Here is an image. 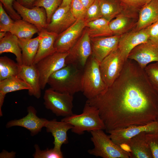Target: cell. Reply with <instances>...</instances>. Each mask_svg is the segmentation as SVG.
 Listing matches in <instances>:
<instances>
[{
  "mask_svg": "<svg viewBox=\"0 0 158 158\" xmlns=\"http://www.w3.org/2000/svg\"><path fill=\"white\" fill-rule=\"evenodd\" d=\"M86 103L98 110L107 133L158 120V92L144 69L129 59L113 84Z\"/></svg>",
  "mask_w": 158,
  "mask_h": 158,
  "instance_id": "1",
  "label": "cell"
},
{
  "mask_svg": "<svg viewBox=\"0 0 158 158\" xmlns=\"http://www.w3.org/2000/svg\"><path fill=\"white\" fill-rule=\"evenodd\" d=\"M83 70L68 64L52 74L47 84L56 91L72 95L82 90Z\"/></svg>",
  "mask_w": 158,
  "mask_h": 158,
  "instance_id": "2",
  "label": "cell"
},
{
  "mask_svg": "<svg viewBox=\"0 0 158 158\" xmlns=\"http://www.w3.org/2000/svg\"><path fill=\"white\" fill-rule=\"evenodd\" d=\"M61 121L72 125L73 128L71 129L72 132L79 135L84 133L85 131L91 132L105 129L104 124L100 117L98 110L87 103L81 114H73L64 117Z\"/></svg>",
  "mask_w": 158,
  "mask_h": 158,
  "instance_id": "3",
  "label": "cell"
},
{
  "mask_svg": "<svg viewBox=\"0 0 158 158\" xmlns=\"http://www.w3.org/2000/svg\"><path fill=\"white\" fill-rule=\"evenodd\" d=\"M99 63L92 54L83 70L82 92L87 99L96 97L107 88L101 75Z\"/></svg>",
  "mask_w": 158,
  "mask_h": 158,
  "instance_id": "4",
  "label": "cell"
},
{
  "mask_svg": "<svg viewBox=\"0 0 158 158\" xmlns=\"http://www.w3.org/2000/svg\"><path fill=\"white\" fill-rule=\"evenodd\" d=\"M91 141L94 147L87 151L90 155L103 158H129L128 151L115 143L103 130H99L90 132Z\"/></svg>",
  "mask_w": 158,
  "mask_h": 158,
  "instance_id": "5",
  "label": "cell"
},
{
  "mask_svg": "<svg viewBox=\"0 0 158 158\" xmlns=\"http://www.w3.org/2000/svg\"><path fill=\"white\" fill-rule=\"evenodd\" d=\"M73 96L56 91L50 88L45 91L44 104L47 109L56 116L67 117L73 114Z\"/></svg>",
  "mask_w": 158,
  "mask_h": 158,
  "instance_id": "6",
  "label": "cell"
},
{
  "mask_svg": "<svg viewBox=\"0 0 158 158\" xmlns=\"http://www.w3.org/2000/svg\"><path fill=\"white\" fill-rule=\"evenodd\" d=\"M92 53L90 37L85 28L77 41L69 51L66 60V64L73 65L83 70Z\"/></svg>",
  "mask_w": 158,
  "mask_h": 158,
  "instance_id": "7",
  "label": "cell"
},
{
  "mask_svg": "<svg viewBox=\"0 0 158 158\" xmlns=\"http://www.w3.org/2000/svg\"><path fill=\"white\" fill-rule=\"evenodd\" d=\"M69 52L56 51L42 59L35 65L39 73L42 90L45 88L50 76L66 65V60Z\"/></svg>",
  "mask_w": 158,
  "mask_h": 158,
  "instance_id": "8",
  "label": "cell"
},
{
  "mask_svg": "<svg viewBox=\"0 0 158 158\" xmlns=\"http://www.w3.org/2000/svg\"><path fill=\"white\" fill-rule=\"evenodd\" d=\"M126 61L117 48L100 63L101 75L107 87L111 86L118 77Z\"/></svg>",
  "mask_w": 158,
  "mask_h": 158,
  "instance_id": "9",
  "label": "cell"
},
{
  "mask_svg": "<svg viewBox=\"0 0 158 158\" xmlns=\"http://www.w3.org/2000/svg\"><path fill=\"white\" fill-rule=\"evenodd\" d=\"M86 26L82 20H77L67 29L57 35L54 43L56 51L69 52L77 41Z\"/></svg>",
  "mask_w": 158,
  "mask_h": 158,
  "instance_id": "10",
  "label": "cell"
},
{
  "mask_svg": "<svg viewBox=\"0 0 158 158\" xmlns=\"http://www.w3.org/2000/svg\"><path fill=\"white\" fill-rule=\"evenodd\" d=\"M143 132L147 133L158 132V120L147 124L133 126L124 128L115 129L108 133L111 140L117 145L121 146L126 145L133 137Z\"/></svg>",
  "mask_w": 158,
  "mask_h": 158,
  "instance_id": "11",
  "label": "cell"
},
{
  "mask_svg": "<svg viewBox=\"0 0 158 158\" xmlns=\"http://www.w3.org/2000/svg\"><path fill=\"white\" fill-rule=\"evenodd\" d=\"M126 6L125 8L109 23L114 35L121 36L133 30L138 21L139 11Z\"/></svg>",
  "mask_w": 158,
  "mask_h": 158,
  "instance_id": "12",
  "label": "cell"
},
{
  "mask_svg": "<svg viewBox=\"0 0 158 158\" xmlns=\"http://www.w3.org/2000/svg\"><path fill=\"white\" fill-rule=\"evenodd\" d=\"M128 59L135 61L143 69L151 63L158 62V44L149 39L134 48Z\"/></svg>",
  "mask_w": 158,
  "mask_h": 158,
  "instance_id": "13",
  "label": "cell"
},
{
  "mask_svg": "<svg viewBox=\"0 0 158 158\" xmlns=\"http://www.w3.org/2000/svg\"><path fill=\"white\" fill-rule=\"evenodd\" d=\"M13 7L22 19L35 26L39 32L46 28L48 25L47 17L44 8L37 6L27 8L16 0Z\"/></svg>",
  "mask_w": 158,
  "mask_h": 158,
  "instance_id": "14",
  "label": "cell"
},
{
  "mask_svg": "<svg viewBox=\"0 0 158 158\" xmlns=\"http://www.w3.org/2000/svg\"><path fill=\"white\" fill-rule=\"evenodd\" d=\"M149 39L147 28L137 31L132 30L120 36L118 48L126 61L129 54L134 48Z\"/></svg>",
  "mask_w": 158,
  "mask_h": 158,
  "instance_id": "15",
  "label": "cell"
},
{
  "mask_svg": "<svg viewBox=\"0 0 158 158\" xmlns=\"http://www.w3.org/2000/svg\"><path fill=\"white\" fill-rule=\"evenodd\" d=\"M76 20L71 12V5L60 6L52 15L46 29L58 35L69 28Z\"/></svg>",
  "mask_w": 158,
  "mask_h": 158,
  "instance_id": "16",
  "label": "cell"
},
{
  "mask_svg": "<svg viewBox=\"0 0 158 158\" xmlns=\"http://www.w3.org/2000/svg\"><path fill=\"white\" fill-rule=\"evenodd\" d=\"M28 114L21 118L11 120L6 125L7 128L18 126L28 130L31 136H34L40 132L44 127L48 121L44 118H40L37 115V111L33 107L29 106L27 108Z\"/></svg>",
  "mask_w": 158,
  "mask_h": 158,
  "instance_id": "17",
  "label": "cell"
},
{
  "mask_svg": "<svg viewBox=\"0 0 158 158\" xmlns=\"http://www.w3.org/2000/svg\"><path fill=\"white\" fill-rule=\"evenodd\" d=\"M120 36L113 35L90 38L92 55L99 63L118 48Z\"/></svg>",
  "mask_w": 158,
  "mask_h": 158,
  "instance_id": "18",
  "label": "cell"
},
{
  "mask_svg": "<svg viewBox=\"0 0 158 158\" xmlns=\"http://www.w3.org/2000/svg\"><path fill=\"white\" fill-rule=\"evenodd\" d=\"M44 127L47 131L51 133L54 137V148L57 150L61 151L62 145L68 143L67 132L73 128V126L65 121H59L55 119L48 120Z\"/></svg>",
  "mask_w": 158,
  "mask_h": 158,
  "instance_id": "19",
  "label": "cell"
},
{
  "mask_svg": "<svg viewBox=\"0 0 158 158\" xmlns=\"http://www.w3.org/2000/svg\"><path fill=\"white\" fill-rule=\"evenodd\" d=\"M30 87L28 94L37 99L41 96V89L40 76L38 71L35 65L19 66L18 75Z\"/></svg>",
  "mask_w": 158,
  "mask_h": 158,
  "instance_id": "20",
  "label": "cell"
},
{
  "mask_svg": "<svg viewBox=\"0 0 158 158\" xmlns=\"http://www.w3.org/2000/svg\"><path fill=\"white\" fill-rule=\"evenodd\" d=\"M158 20V0H151L139 10L138 21L132 30L145 28Z\"/></svg>",
  "mask_w": 158,
  "mask_h": 158,
  "instance_id": "21",
  "label": "cell"
},
{
  "mask_svg": "<svg viewBox=\"0 0 158 158\" xmlns=\"http://www.w3.org/2000/svg\"><path fill=\"white\" fill-rule=\"evenodd\" d=\"M39 45L33 65L44 58L56 52L54 45L57 34L43 29L38 33Z\"/></svg>",
  "mask_w": 158,
  "mask_h": 158,
  "instance_id": "22",
  "label": "cell"
},
{
  "mask_svg": "<svg viewBox=\"0 0 158 158\" xmlns=\"http://www.w3.org/2000/svg\"><path fill=\"white\" fill-rule=\"evenodd\" d=\"M143 132L131 138L126 145L129 148L130 157L132 158H153L150 147Z\"/></svg>",
  "mask_w": 158,
  "mask_h": 158,
  "instance_id": "23",
  "label": "cell"
},
{
  "mask_svg": "<svg viewBox=\"0 0 158 158\" xmlns=\"http://www.w3.org/2000/svg\"><path fill=\"white\" fill-rule=\"evenodd\" d=\"M30 86L18 75L12 76L0 81V116L3 115L1 108L6 95L9 92L30 90Z\"/></svg>",
  "mask_w": 158,
  "mask_h": 158,
  "instance_id": "24",
  "label": "cell"
},
{
  "mask_svg": "<svg viewBox=\"0 0 158 158\" xmlns=\"http://www.w3.org/2000/svg\"><path fill=\"white\" fill-rule=\"evenodd\" d=\"M18 42L22 50L23 64L33 65L39 47L38 36L30 39L18 38Z\"/></svg>",
  "mask_w": 158,
  "mask_h": 158,
  "instance_id": "25",
  "label": "cell"
},
{
  "mask_svg": "<svg viewBox=\"0 0 158 158\" xmlns=\"http://www.w3.org/2000/svg\"><path fill=\"white\" fill-rule=\"evenodd\" d=\"M21 51L18 38L10 32H7L5 36L0 40V54L5 52L13 54L16 56L17 63L19 65L23 64Z\"/></svg>",
  "mask_w": 158,
  "mask_h": 158,
  "instance_id": "26",
  "label": "cell"
},
{
  "mask_svg": "<svg viewBox=\"0 0 158 158\" xmlns=\"http://www.w3.org/2000/svg\"><path fill=\"white\" fill-rule=\"evenodd\" d=\"M109 21L103 18L86 23L90 38L112 36L113 34L109 27Z\"/></svg>",
  "mask_w": 158,
  "mask_h": 158,
  "instance_id": "27",
  "label": "cell"
},
{
  "mask_svg": "<svg viewBox=\"0 0 158 158\" xmlns=\"http://www.w3.org/2000/svg\"><path fill=\"white\" fill-rule=\"evenodd\" d=\"M9 32L18 38L30 39L39 31L34 25L21 19L14 21Z\"/></svg>",
  "mask_w": 158,
  "mask_h": 158,
  "instance_id": "28",
  "label": "cell"
},
{
  "mask_svg": "<svg viewBox=\"0 0 158 158\" xmlns=\"http://www.w3.org/2000/svg\"><path fill=\"white\" fill-rule=\"evenodd\" d=\"M99 1L102 18L109 22L126 7L120 0H99Z\"/></svg>",
  "mask_w": 158,
  "mask_h": 158,
  "instance_id": "29",
  "label": "cell"
},
{
  "mask_svg": "<svg viewBox=\"0 0 158 158\" xmlns=\"http://www.w3.org/2000/svg\"><path fill=\"white\" fill-rule=\"evenodd\" d=\"M19 65L6 56L0 57V81L18 75Z\"/></svg>",
  "mask_w": 158,
  "mask_h": 158,
  "instance_id": "30",
  "label": "cell"
},
{
  "mask_svg": "<svg viewBox=\"0 0 158 158\" xmlns=\"http://www.w3.org/2000/svg\"><path fill=\"white\" fill-rule=\"evenodd\" d=\"M63 0H36L32 7H41L45 9L47 17L48 24L50 22L53 14L61 6Z\"/></svg>",
  "mask_w": 158,
  "mask_h": 158,
  "instance_id": "31",
  "label": "cell"
},
{
  "mask_svg": "<svg viewBox=\"0 0 158 158\" xmlns=\"http://www.w3.org/2000/svg\"><path fill=\"white\" fill-rule=\"evenodd\" d=\"M35 152L33 154L34 158H62L63 155L61 151L56 150L54 148L41 150L38 145H34Z\"/></svg>",
  "mask_w": 158,
  "mask_h": 158,
  "instance_id": "32",
  "label": "cell"
},
{
  "mask_svg": "<svg viewBox=\"0 0 158 158\" xmlns=\"http://www.w3.org/2000/svg\"><path fill=\"white\" fill-rule=\"evenodd\" d=\"M144 69L151 84L158 91V62L149 64Z\"/></svg>",
  "mask_w": 158,
  "mask_h": 158,
  "instance_id": "33",
  "label": "cell"
},
{
  "mask_svg": "<svg viewBox=\"0 0 158 158\" xmlns=\"http://www.w3.org/2000/svg\"><path fill=\"white\" fill-rule=\"evenodd\" d=\"M102 17L99 0H95L87 9L84 21L86 23Z\"/></svg>",
  "mask_w": 158,
  "mask_h": 158,
  "instance_id": "34",
  "label": "cell"
},
{
  "mask_svg": "<svg viewBox=\"0 0 158 158\" xmlns=\"http://www.w3.org/2000/svg\"><path fill=\"white\" fill-rule=\"evenodd\" d=\"M8 14L4 8L3 4L0 2V32H9L14 22Z\"/></svg>",
  "mask_w": 158,
  "mask_h": 158,
  "instance_id": "35",
  "label": "cell"
},
{
  "mask_svg": "<svg viewBox=\"0 0 158 158\" xmlns=\"http://www.w3.org/2000/svg\"><path fill=\"white\" fill-rule=\"evenodd\" d=\"M71 12L76 20H84L87 9L80 0H72L71 4Z\"/></svg>",
  "mask_w": 158,
  "mask_h": 158,
  "instance_id": "36",
  "label": "cell"
},
{
  "mask_svg": "<svg viewBox=\"0 0 158 158\" xmlns=\"http://www.w3.org/2000/svg\"><path fill=\"white\" fill-rule=\"evenodd\" d=\"M146 141L150 148L153 158H158V132L146 133Z\"/></svg>",
  "mask_w": 158,
  "mask_h": 158,
  "instance_id": "37",
  "label": "cell"
},
{
  "mask_svg": "<svg viewBox=\"0 0 158 158\" xmlns=\"http://www.w3.org/2000/svg\"><path fill=\"white\" fill-rule=\"evenodd\" d=\"M15 0H0L8 14L14 21L22 19L13 7V4Z\"/></svg>",
  "mask_w": 158,
  "mask_h": 158,
  "instance_id": "38",
  "label": "cell"
},
{
  "mask_svg": "<svg viewBox=\"0 0 158 158\" xmlns=\"http://www.w3.org/2000/svg\"><path fill=\"white\" fill-rule=\"evenodd\" d=\"M126 6L139 10L151 0H120Z\"/></svg>",
  "mask_w": 158,
  "mask_h": 158,
  "instance_id": "39",
  "label": "cell"
},
{
  "mask_svg": "<svg viewBox=\"0 0 158 158\" xmlns=\"http://www.w3.org/2000/svg\"><path fill=\"white\" fill-rule=\"evenodd\" d=\"M147 28L149 39L158 44V20Z\"/></svg>",
  "mask_w": 158,
  "mask_h": 158,
  "instance_id": "40",
  "label": "cell"
},
{
  "mask_svg": "<svg viewBox=\"0 0 158 158\" xmlns=\"http://www.w3.org/2000/svg\"><path fill=\"white\" fill-rule=\"evenodd\" d=\"M16 153L13 151L9 152L3 150L0 154V158H13L16 157Z\"/></svg>",
  "mask_w": 158,
  "mask_h": 158,
  "instance_id": "41",
  "label": "cell"
},
{
  "mask_svg": "<svg viewBox=\"0 0 158 158\" xmlns=\"http://www.w3.org/2000/svg\"><path fill=\"white\" fill-rule=\"evenodd\" d=\"M36 0H20L19 3L23 6L28 8H31Z\"/></svg>",
  "mask_w": 158,
  "mask_h": 158,
  "instance_id": "42",
  "label": "cell"
},
{
  "mask_svg": "<svg viewBox=\"0 0 158 158\" xmlns=\"http://www.w3.org/2000/svg\"><path fill=\"white\" fill-rule=\"evenodd\" d=\"M84 6L87 9L95 0H80Z\"/></svg>",
  "mask_w": 158,
  "mask_h": 158,
  "instance_id": "43",
  "label": "cell"
},
{
  "mask_svg": "<svg viewBox=\"0 0 158 158\" xmlns=\"http://www.w3.org/2000/svg\"><path fill=\"white\" fill-rule=\"evenodd\" d=\"M72 1V0H63L62 3L60 6L64 7L71 5Z\"/></svg>",
  "mask_w": 158,
  "mask_h": 158,
  "instance_id": "44",
  "label": "cell"
},
{
  "mask_svg": "<svg viewBox=\"0 0 158 158\" xmlns=\"http://www.w3.org/2000/svg\"><path fill=\"white\" fill-rule=\"evenodd\" d=\"M7 32H0V40L3 38L6 35Z\"/></svg>",
  "mask_w": 158,
  "mask_h": 158,
  "instance_id": "45",
  "label": "cell"
},
{
  "mask_svg": "<svg viewBox=\"0 0 158 158\" xmlns=\"http://www.w3.org/2000/svg\"><path fill=\"white\" fill-rule=\"evenodd\" d=\"M16 0L19 3V2H20V0Z\"/></svg>",
  "mask_w": 158,
  "mask_h": 158,
  "instance_id": "46",
  "label": "cell"
},
{
  "mask_svg": "<svg viewBox=\"0 0 158 158\" xmlns=\"http://www.w3.org/2000/svg\"><path fill=\"white\" fill-rule=\"evenodd\" d=\"M157 91V92H158V91Z\"/></svg>",
  "mask_w": 158,
  "mask_h": 158,
  "instance_id": "47",
  "label": "cell"
}]
</instances>
